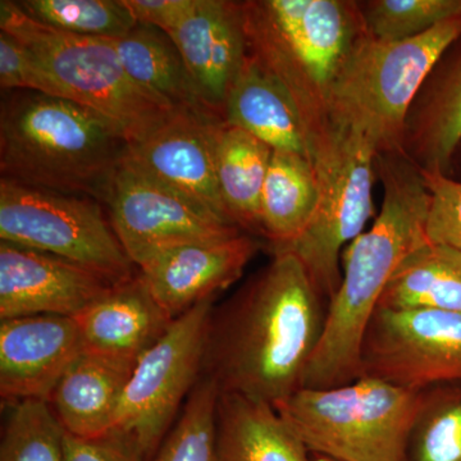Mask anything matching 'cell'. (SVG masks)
<instances>
[{
    "label": "cell",
    "mask_w": 461,
    "mask_h": 461,
    "mask_svg": "<svg viewBox=\"0 0 461 461\" xmlns=\"http://www.w3.org/2000/svg\"><path fill=\"white\" fill-rule=\"evenodd\" d=\"M429 78L409 113L403 153L423 171L450 176L461 147V53Z\"/></svg>",
    "instance_id": "obj_22"
},
{
    "label": "cell",
    "mask_w": 461,
    "mask_h": 461,
    "mask_svg": "<svg viewBox=\"0 0 461 461\" xmlns=\"http://www.w3.org/2000/svg\"><path fill=\"white\" fill-rule=\"evenodd\" d=\"M318 186L311 159L288 151H273L262 195L263 238L271 250L295 241L311 222Z\"/></svg>",
    "instance_id": "obj_26"
},
{
    "label": "cell",
    "mask_w": 461,
    "mask_h": 461,
    "mask_svg": "<svg viewBox=\"0 0 461 461\" xmlns=\"http://www.w3.org/2000/svg\"><path fill=\"white\" fill-rule=\"evenodd\" d=\"M83 351L74 317L32 315L0 321V397L3 402H48Z\"/></svg>",
    "instance_id": "obj_16"
},
{
    "label": "cell",
    "mask_w": 461,
    "mask_h": 461,
    "mask_svg": "<svg viewBox=\"0 0 461 461\" xmlns=\"http://www.w3.org/2000/svg\"><path fill=\"white\" fill-rule=\"evenodd\" d=\"M378 153L375 142L359 129L330 121L312 144L318 196L311 222L295 241L272 251L297 257L327 303L341 284L342 253L375 217Z\"/></svg>",
    "instance_id": "obj_8"
},
{
    "label": "cell",
    "mask_w": 461,
    "mask_h": 461,
    "mask_svg": "<svg viewBox=\"0 0 461 461\" xmlns=\"http://www.w3.org/2000/svg\"><path fill=\"white\" fill-rule=\"evenodd\" d=\"M324 299L297 257L273 259L209 321L203 375L221 393L272 406L303 388L326 321Z\"/></svg>",
    "instance_id": "obj_1"
},
{
    "label": "cell",
    "mask_w": 461,
    "mask_h": 461,
    "mask_svg": "<svg viewBox=\"0 0 461 461\" xmlns=\"http://www.w3.org/2000/svg\"><path fill=\"white\" fill-rule=\"evenodd\" d=\"M378 308L461 314V250L429 240L411 251L388 282Z\"/></svg>",
    "instance_id": "obj_24"
},
{
    "label": "cell",
    "mask_w": 461,
    "mask_h": 461,
    "mask_svg": "<svg viewBox=\"0 0 461 461\" xmlns=\"http://www.w3.org/2000/svg\"><path fill=\"white\" fill-rule=\"evenodd\" d=\"M223 118L273 151L300 154L312 162L311 136L293 96L249 53L227 95Z\"/></svg>",
    "instance_id": "obj_19"
},
{
    "label": "cell",
    "mask_w": 461,
    "mask_h": 461,
    "mask_svg": "<svg viewBox=\"0 0 461 461\" xmlns=\"http://www.w3.org/2000/svg\"><path fill=\"white\" fill-rule=\"evenodd\" d=\"M112 42L127 75L154 98L172 109L209 111L168 33L138 23L126 36Z\"/></svg>",
    "instance_id": "obj_25"
},
{
    "label": "cell",
    "mask_w": 461,
    "mask_h": 461,
    "mask_svg": "<svg viewBox=\"0 0 461 461\" xmlns=\"http://www.w3.org/2000/svg\"><path fill=\"white\" fill-rule=\"evenodd\" d=\"M420 171L432 198L427 238L461 250V181L442 173Z\"/></svg>",
    "instance_id": "obj_32"
},
{
    "label": "cell",
    "mask_w": 461,
    "mask_h": 461,
    "mask_svg": "<svg viewBox=\"0 0 461 461\" xmlns=\"http://www.w3.org/2000/svg\"><path fill=\"white\" fill-rule=\"evenodd\" d=\"M136 23L169 33L187 16L195 0H124Z\"/></svg>",
    "instance_id": "obj_34"
},
{
    "label": "cell",
    "mask_w": 461,
    "mask_h": 461,
    "mask_svg": "<svg viewBox=\"0 0 461 461\" xmlns=\"http://www.w3.org/2000/svg\"><path fill=\"white\" fill-rule=\"evenodd\" d=\"M0 30L11 33L29 58L26 90L98 112L122 130L129 144L156 131L176 111L133 83L109 39L42 25L11 0L0 2Z\"/></svg>",
    "instance_id": "obj_5"
},
{
    "label": "cell",
    "mask_w": 461,
    "mask_h": 461,
    "mask_svg": "<svg viewBox=\"0 0 461 461\" xmlns=\"http://www.w3.org/2000/svg\"><path fill=\"white\" fill-rule=\"evenodd\" d=\"M83 350L135 366L171 326L139 272L75 315Z\"/></svg>",
    "instance_id": "obj_18"
},
{
    "label": "cell",
    "mask_w": 461,
    "mask_h": 461,
    "mask_svg": "<svg viewBox=\"0 0 461 461\" xmlns=\"http://www.w3.org/2000/svg\"><path fill=\"white\" fill-rule=\"evenodd\" d=\"M65 461H145L131 446L111 435L83 438L65 435Z\"/></svg>",
    "instance_id": "obj_33"
},
{
    "label": "cell",
    "mask_w": 461,
    "mask_h": 461,
    "mask_svg": "<svg viewBox=\"0 0 461 461\" xmlns=\"http://www.w3.org/2000/svg\"><path fill=\"white\" fill-rule=\"evenodd\" d=\"M362 364L363 375L406 390L461 384V314L378 308L364 336Z\"/></svg>",
    "instance_id": "obj_12"
},
{
    "label": "cell",
    "mask_w": 461,
    "mask_h": 461,
    "mask_svg": "<svg viewBox=\"0 0 461 461\" xmlns=\"http://www.w3.org/2000/svg\"><path fill=\"white\" fill-rule=\"evenodd\" d=\"M168 36L180 50L203 104L223 117L230 86L248 58L242 2L195 0Z\"/></svg>",
    "instance_id": "obj_17"
},
{
    "label": "cell",
    "mask_w": 461,
    "mask_h": 461,
    "mask_svg": "<svg viewBox=\"0 0 461 461\" xmlns=\"http://www.w3.org/2000/svg\"><path fill=\"white\" fill-rule=\"evenodd\" d=\"M133 366L81 351L48 400L68 435H108Z\"/></svg>",
    "instance_id": "obj_20"
},
{
    "label": "cell",
    "mask_w": 461,
    "mask_h": 461,
    "mask_svg": "<svg viewBox=\"0 0 461 461\" xmlns=\"http://www.w3.org/2000/svg\"><path fill=\"white\" fill-rule=\"evenodd\" d=\"M421 391L362 375L330 388H300L275 406L312 455L335 461H406Z\"/></svg>",
    "instance_id": "obj_7"
},
{
    "label": "cell",
    "mask_w": 461,
    "mask_h": 461,
    "mask_svg": "<svg viewBox=\"0 0 461 461\" xmlns=\"http://www.w3.org/2000/svg\"><path fill=\"white\" fill-rule=\"evenodd\" d=\"M362 5L366 32L384 41L417 38L461 16V0H372Z\"/></svg>",
    "instance_id": "obj_31"
},
{
    "label": "cell",
    "mask_w": 461,
    "mask_h": 461,
    "mask_svg": "<svg viewBox=\"0 0 461 461\" xmlns=\"http://www.w3.org/2000/svg\"><path fill=\"white\" fill-rule=\"evenodd\" d=\"M223 124V117L213 112L176 109L156 131L129 144L124 160L151 180L232 223L215 172Z\"/></svg>",
    "instance_id": "obj_13"
},
{
    "label": "cell",
    "mask_w": 461,
    "mask_h": 461,
    "mask_svg": "<svg viewBox=\"0 0 461 461\" xmlns=\"http://www.w3.org/2000/svg\"><path fill=\"white\" fill-rule=\"evenodd\" d=\"M65 435L50 402L14 403L3 429L0 461H65Z\"/></svg>",
    "instance_id": "obj_30"
},
{
    "label": "cell",
    "mask_w": 461,
    "mask_h": 461,
    "mask_svg": "<svg viewBox=\"0 0 461 461\" xmlns=\"http://www.w3.org/2000/svg\"><path fill=\"white\" fill-rule=\"evenodd\" d=\"M460 149H461V147L459 148V150H460ZM459 150H457V151H459Z\"/></svg>",
    "instance_id": "obj_37"
},
{
    "label": "cell",
    "mask_w": 461,
    "mask_h": 461,
    "mask_svg": "<svg viewBox=\"0 0 461 461\" xmlns=\"http://www.w3.org/2000/svg\"><path fill=\"white\" fill-rule=\"evenodd\" d=\"M217 460L313 461V455L271 403L221 393Z\"/></svg>",
    "instance_id": "obj_21"
},
{
    "label": "cell",
    "mask_w": 461,
    "mask_h": 461,
    "mask_svg": "<svg viewBox=\"0 0 461 461\" xmlns=\"http://www.w3.org/2000/svg\"><path fill=\"white\" fill-rule=\"evenodd\" d=\"M461 38V16L417 38L384 41L364 32L330 94V121L368 135L379 153H403L409 113L424 84Z\"/></svg>",
    "instance_id": "obj_6"
},
{
    "label": "cell",
    "mask_w": 461,
    "mask_h": 461,
    "mask_svg": "<svg viewBox=\"0 0 461 461\" xmlns=\"http://www.w3.org/2000/svg\"><path fill=\"white\" fill-rule=\"evenodd\" d=\"M29 59L20 42L0 30V87L3 91L26 90Z\"/></svg>",
    "instance_id": "obj_35"
},
{
    "label": "cell",
    "mask_w": 461,
    "mask_h": 461,
    "mask_svg": "<svg viewBox=\"0 0 461 461\" xmlns=\"http://www.w3.org/2000/svg\"><path fill=\"white\" fill-rule=\"evenodd\" d=\"M127 147L113 121L74 100L35 90L3 95V180L103 204Z\"/></svg>",
    "instance_id": "obj_3"
},
{
    "label": "cell",
    "mask_w": 461,
    "mask_h": 461,
    "mask_svg": "<svg viewBox=\"0 0 461 461\" xmlns=\"http://www.w3.org/2000/svg\"><path fill=\"white\" fill-rule=\"evenodd\" d=\"M406 461H461V384L421 391Z\"/></svg>",
    "instance_id": "obj_27"
},
{
    "label": "cell",
    "mask_w": 461,
    "mask_h": 461,
    "mask_svg": "<svg viewBox=\"0 0 461 461\" xmlns=\"http://www.w3.org/2000/svg\"><path fill=\"white\" fill-rule=\"evenodd\" d=\"M313 461H335V460L327 459V457L320 456V455H313Z\"/></svg>",
    "instance_id": "obj_36"
},
{
    "label": "cell",
    "mask_w": 461,
    "mask_h": 461,
    "mask_svg": "<svg viewBox=\"0 0 461 461\" xmlns=\"http://www.w3.org/2000/svg\"><path fill=\"white\" fill-rule=\"evenodd\" d=\"M113 286L62 258L0 241V320L75 317Z\"/></svg>",
    "instance_id": "obj_14"
},
{
    "label": "cell",
    "mask_w": 461,
    "mask_h": 461,
    "mask_svg": "<svg viewBox=\"0 0 461 461\" xmlns=\"http://www.w3.org/2000/svg\"><path fill=\"white\" fill-rule=\"evenodd\" d=\"M27 16L59 32L121 39L138 25L124 0H20Z\"/></svg>",
    "instance_id": "obj_28"
},
{
    "label": "cell",
    "mask_w": 461,
    "mask_h": 461,
    "mask_svg": "<svg viewBox=\"0 0 461 461\" xmlns=\"http://www.w3.org/2000/svg\"><path fill=\"white\" fill-rule=\"evenodd\" d=\"M259 249L248 233L181 245L157 254L138 272L160 308L176 320L240 280Z\"/></svg>",
    "instance_id": "obj_15"
},
{
    "label": "cell",
    "mask_w": 461,
    "mask_h": 461,
    "mask_svg": "<svg viewBox=\"0 0 461 461\" xmlns=\"http://www.w3.org/2000/svg\"><path fill=\"white\" fill-rule=\"evenodd\" d=\"M220 395V387L214 379L203 375L151 461H218Z\"/></svg>",
    "instance_id": "obj_29"
},
{
    "label": "cell",
    "mask_w": 461,
    "mask_h": 461,
    "mask_svg": "<svg viewBox=\"0 0 461 461\" xmlns=\"http://www.w3.org/2000/svg\"><path fill=\"white\" fill-rule=\"evenodd\" d=\"M98 200L0 180V241L51 254L109 284L138 273Z\"/></svg>",
    "instance_id": "obj_10"
},
{
    "label": "cell",
    "mask_w": 461,
    "mask_h": 461,
    "mask_svg": "<svg viewBox=\"0 0 461 461\" xmlns=\"http://www.w3.org/2000/svg\"><path fill=\"white\" fill-rule=\"evenodd\" d=\"M248 53L293 96L313 142L330 126V94L366 32L359 3L242 2Z\"/></svg>",
    "instance_id": "obj_4"
},
{
    "label": "cell",
    "mask_w": 461,
    "mask_h": 461,
    "mask_svg": "<svg viewBox=\"0 0 461 461\" xmlns=\"http://www.w3.org/2000/svg\"><path fill=\"white\" fill-rule=\"evenodd\" d=\"M384 200L375 223L342 253V280L327 305L303 388L344 386L363 375L364 336L397 267L427 238L430 193L420 167L403 153H378Z\"/></svg>",
    "instance_id": "obj_2"
},
{
    "label": "cell",
    "mask_w": 461,
    "mask_h": 461,
    "mask_svg": "<svg viewBox=\"0 0 461 461\" xmlns=\"http://www.w3.org/2000/svg\"><path fill=\"white\" fill-rule=\"evenodd\" d=\"M103 205L136 268L168 249L244 233L235 224L151 180L124 158Z\"/></svg>",
    "instance_id": "obj_11"
},
{
    "label": "cell",
    "mask_w": 461,
    "mask_h": 461,
    "mask_svg": "<svg viewBox=\"0 0 461 461\" xmlns=\"http://www.w3.org/2000/svg\"><path fill=\"white\" fill-rule=\"evenodd\" d=\"M213 299L172 321L133 366L108 435L151 461L203 375Z\"/></svg>",
    "instance_id": "obj_9"
},
{
    "label": "cell",
    "mask_w": 461,
    "mask_h": 461,
    "mask_svg": "<svg viewBox=\"0 0 461 461\" xmlns=\"http://www.w3.org/2000/svg\"><path fill=\"white\" fill-rule=\"evenodd\" d=\"M273 150L253 135L224 122L215 158L218 190L230 222L262 236V195Z\"/></svg>",
    "instance_id": "obj_23"
}]
</instances>
